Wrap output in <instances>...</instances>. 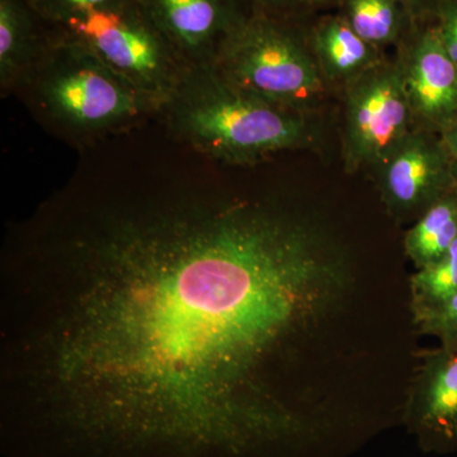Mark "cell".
<instances>
[{"label": "cell", "mask_w": 457, "mask_h": 457, "mask_svg": "<svg viewBox=\"0 0 457 457\" xmlns=\"http://www.w3.org/2000/svg\"><path fill=\"white\" fill-rule=\"evenodd\" d=\"M453 187L457 192V161L453 162Z\"/></svg>", "instance_id": "obj_21"}, {"label": "cell", "mask_w": 457, "mask_h": 457, "mask_svg": "<svg viewBox=\"0 0 457 457\" xmlns=\"http://www.w3.org/2000/svg\"><path fill=\"white\" fill-rule=\"evenodd\" d=\"M170 140L216 164L253 168L314 149L319 114L294 112L237 88L215 66L189 69L159 114Z\"/></svg>", "instance_id": "obj_1"}, {"label": "cell", "mask_w": 457, "mask_h": 457, "mask_svg": "<svg viewBox=\"0 0 457 457\" xmlns=\"http://www.w3.org/2000/svg\"><path fill=\"white\" fill-rule=\"evenodd\" d=\"M442 140H444L445 146H446L447 152L450 153L451 158L457 161V121L442 135Z\"/></svg>", "instance_id": "obj_20"}, {"label": "cell", "mask_w": 457, "mask_h": 457, "mask_svg": "<svg viewBox=\"0 0 457 457\" xmlns=\"http://www.w3.org/2000/svg\"><path fill=\"white\" fill-rule=\"evenodd\" d=\"M306 27L309 44L327 86L343 92L345 87L383 62V50L363 40L341 12L323 14Z\"/></svg>", "instance_id": "obj_10"}, {"label": "cell", "mask_w": 457, "mask_h": 457, "mask_svg": "<svg viewBox=\"0 0 457 457\" xmlns=\"http://www.w3.org/2000/svg\"><path fill=\"white\" fill-rule=\"evenodd\" d=\"M188 69L215 65L228 38L253 14L249 0H137Z\"/></svg>", "instance_id": "obj_7"}, {"label": "cell", "mask_w": 457, "mask_h": 457, "mask_svg": "<svg viewBox=\"0 0 457 457\" xmlns=\"http://www.w3.org/2000/svg\"><path fill=\"white\" fill-rule=\"evenodd\" d=\"M257 11L288 22L308 25L323 14L339 11L342 0H249Z\"/></svg>", "instance_id": "obj_15"}, {"label": "cell", "mask_w": 457, "mask_h": 457, "mask_svg": "<svg viewBox=\"0 0 457 457\" xmlns=\"http://www.w3.org/2000/svg\"><path fill=\"white\" fill-rule=\"evenodd\" d=\"M342 96L345 170L374 171L416 130L395 59L370 69L345 87Z\"/></svg>", "instance_id": "obj_5"}, {"label": "cell", "mask_w": 457, "mask_h": 457, "mask_svg": "<svg viewBox=\"0 0 457 457\" xmlns=\"http://www.w3.org/2000/svg\"><path fill=\"white\" fill-rule=\"evenodd\" d=\"M53 29L92 50L161 112L189 71L137 0L90 12Z\"/></svg>", "instance_id": "obj_4"}, {"label": "cell", "mask_w": 457, "mask_h": 457, "mask_svg": "<svg viewBox=\"0 0 457 457\" xmlns=\"http://www.w3.org/2000/svg\"><path fill=\"white\" fill-rule=\"evenodd\" d=\"M363 40L398 49L417 22L399 0H342L339 11Z\"/></svg>", "instance_id": "obj_12"}, {"label": "cell", "mask_w": 457, "mask_h": 457, "mask_svg": "<svg viewBox=\"0 0 457 457\" xmlns=\"http://www.w3.org/2000/svg\"><path fill=\"white\" fill-rule=\"evenodd\" d=\"M457 237V192L445 195L409 228L404 249L416 270L431 266L446 253Z\"/></svg>", "instance_id": "obj_13"}, {"label": "cell", "mask_w": 457, "mask_h": 457, "mask_svg": "<svg viewBox=\"0 0 457 457\" xmlns=\"http://www.w3.org/2000/svg\"><path fill=\"white\" fill-rule=\"evenodd\" d=\"M51 31L49 44L14 90L45 130L86 149L139 130L159 116L152 101L92 50Z\"/></svg>", "instance_id": "obj_2"}, {"label": "cell", "mask_w": 457, "mask_h": 457, "mask_svg": "<svg viewBox=\"0 0 457 457\" xmlns=\"http://www.w3.org/2000/svg\"><path fill=\"white\" fill-rule=\"evenodd\" d=\"M213 66L237 88L294 112L320 113L330 93L306 27L257 9L228 38Z\"/></svg>", "instance_id": "obj_3"}, {"label": "cell", "mask_w": 457, "mask_h": 457, "mask_svg": "<svg viewBox=\"0 0 457 457\" xmlns=\"http://www.w3.org/2000/svg\"><path fill=\"white\" fill-rule=\"evenodd\" d=\"M432 23L445 50L457 64V0H446Z\"/></svg>", "instance_id": "obj_18"}, {"label": "cell", "mask_w": 457, "mask_h": 457, "mask_svg": "<svg viewBox=\"0 0 457 457\" xmlns=\"http://www.w3.org/2000/svg\"><path fill=\"white\" fill-rule=\"evenodd\" d=\"M50 26L29 0H0V93L14 95L51 38Z\"/></svg>", "instance_id": "obj_11"}, {"label": "cell", "mask_w": 457, "mask_h": 457, "mask_svg": "<svg viewBox=\"0 0 457 457\" xmlns=\"http://www.w3.org/2000/svg\"><path fill=\"white\" fill-rule=\"evenodd\" d=\"M405 423L427 453H457V351L444 347L418 354Z\"/></svg>", "instance_id": "obj_9"}, {"label": "cell", "mask_w": 457, "mask_h": 457, "mask_svg": "<svg viewBox=\"0 0 457 457\" xmlns=\"http://www.w3.org/2000/svg\"><path fill=\"white\" fill-rule=\"evenodd\" d=\"M453 162L441 135L414 130L374 170L385 209L399 221H416L453 191Z\"/></svg>", "instance_id": "obj_6"}, {"label": "cell", "mask_w": 457, "mask_h": 457, "mask_svg": "<svg viewBox=\"0 0 457 457\" xmlns=\"http://www.w3.org/2000/svg\"><path fill=\"white\" fill-rule=\"evenodd\" d=\"M417 23L433 22L446 0H399Z\"/></svg>", "instance_id": "obj_19"}, {"label": "cell", "mask_w": 457, "mask_h": 457, "mask_svg": "<svg viewBox=\"0 0 457 457\" xmlns=\"http://www.w3.org/2000/svg\"><path fill=\"white\" fill-rule=\"evenodd\" d=\"M417 332L432 336L441 347L457 351V293L431 312L413 319Z\"/></svg>", "instance_id": "obj_16"}, {"label": "cell", "mask_w": 457, "mask_h": 457, "mask_svg": "<svg viewBox=\"0 0 457 457\" xmlns=\"http://www.w3.org/2000/svg\"><path fill=\"white\" fill-rule=\"evenodd\" d=\"M128 0H29L38 16L51 27H60L90 12L112 7Z\"/></svg>", "instance_id": "obj_17"}, {"label": "cell", "mask_w": 457, "mask_h": 457, "mask_svg": "<svg viewBox=\"0 0 457 457\" xmlns=\"http://www.w3.org/2000/svg\"><path fill=\"white\" fill-rule=\"evenodd\" d=\"M409 290L413 319L433 311L457 293V237L440 260L416 270Z\"/></svg>", "instance_id": "obj_14"}, {"label": "cell", "mask_w": 457, "mask_h": 457, "mask_svg": "<svg viewBox=\"0 0 457 457\" xmlns=\"http://www.w3.org/2000/svg\"><path fill=\"white\" fill-rule=\"evenodd\" d=\"M394 59L416 129L442 137L457 121V64L433 23H417Z\"/></svg>", "instance_id": "obj_8"}]
</instances>
